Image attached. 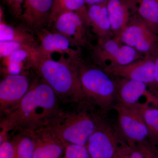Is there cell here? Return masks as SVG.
<instances>
[{"mask_svg":"<svg viewBox=\"0 0 158 158\" xmlns=\"http://www.w3.org/2000/svg\"><path fill=\"white\" fill-rule=\"evenodd\" d=\"M52 24L53 25L54 31L65 36L77 48L88 45L89 35L87 27L88 26L76 12H61L51 21L49 26Z\"/></svg>","mask_w":158,"mask_h":158,"instance_id":"11","label":"cell"},{"mask_svg":"<svg viewBox=\"0 0 158 158\" xmlns=\"http://www.w3.org/2000/svg\"><path fill=\"white\" fill-rule=\"evenodd\" d=\"M79 77L85 101L102 110L117 101V84L104 70L79 62Z\"/></svg>","mask_w":158,"mask_h":158,"instance_id":"4","label":"cell"},{"mask_svg":"<svg viewBox=\"0 0 158 158\" xmlns=\"http://www.w3.org/2000/svg\"><path fill=\"white\" fill-rule=\"evenodd\" d=\"M155 57V81L158 91V53Z\"/></svg>","mask_w":158,"mask_h":158,"instance_id":"30","label":"cell"},{"mask_svg":"<svg viewBox=\"0 0 158 158\" xmlns=\"http://www.w3.org/2000/svg\"><path fill=\"white\" fill-rule=\"evenodd\" d=\"M157 1H158V0H157Z\"/></svg>","mask_w":158,"mask_h":158,"instance_id":"32","label":"cell"},{"mask_svg":"<svg viewBox=\"0 0 158 158\" xmlns=\"http://www.w3.org/2000/svg\"><path fill=\"white\" fill-rule=\"evenodd\" d=\"M138 13L143 21L154 34H158V1L139 0Z\"/></svg>","mask_w":158,"mask_h":158,"instance_id":"21","label":"cell"},{"mask_svg":"<svg viewBox=\"0 0 158 158\" xmlns=\"http://www.w3.org/2000/svg\"><path fill=\"white\" fill-rule=\"evenodd\" d=\"M113 109L117 115L120 134L132 147L136 143H142L148 138V131L141 113L135 107L116 103Z\"/></svg>","mask_w":158,"mask_h":158,"instance_id":"6","label":"cell"},{"mask_svg":"<svg viewBox=\"0 0 158 158\" xmlns=\"http://www.w3.org/2000/svg\"><path fill=\"white\" fill-rule=\"evenodd\" d=\"M0 158H15V147L9 139L0 143Z\"/></svg>","mask_w":158,"mask_h":158,"instance_id":"27","label":"cell"},{"mask_svg":"<svg viewBox=\"0 0 158 158\" xmlns=\"http://www.w3.org/2000/svg\"><path fill=\"white\" fill-rule=\"evenodd\" d=\"M109 0H85V4L88 6L100 4V3L106 2Z\"/></svg>","mask_w":158,"mask_h":158,"instance_id":"29","label":"cell"},{"mask_svg":"<svg viewBox=\"0 0 158 158\" xmlns=\"http://www.w3.org/2000/svg\"><path fill=\"white\" fill-rule=\"evenodd\" d=\"M12 141L15 150V158H33L34 140L32 132L18 131Z\"/></svg>","mask_w":158,"mask_h":158,"instance_id":"23","label":"cell"},{"mask_svg":"<svg viewBox=\"0 0 158 158\" xmlns=\"http://www.w3.org/2000/svg\"><path fill=\"white\" fill-rule=\"evenodd\" d=\"M86 101L63 105L56 118L48 127L64 143L85 145L100 117Z\"/></svg>","mask_w":158,"mask_h":158,"instance_id":"3","label":"cell"},{"mask_svg":"<svg viewBox=\"0 0 158 158\" xmlns=\"http://www.w3.org/2000/svg\"><path fill=\"white\" fill-rule=\"evenodd\" d=\"M89 26L100 40L106 38L111 30L107 9V2L88 7Z\"/></svg>","mask_w":158,"mask_h":158,"instance_id":"18","label":"cell"},{"mask_svg":"<svg viewBox=\"0 0 158 158\" xmlns=\"http://www.w3.org/2000/svg\"><path fill=\"white\" fill-rule=\"evenodd\" d=\"M145 158H158V155L150 153L149 152L146 151L145 150L142 149Z\"/></svg>","mask_w":158,"mask_h":158,"instance_id":"31","label":"cell"},{"mask_svg":"<svg viewBox=\"0 0 158 158\" xmlns=\"http://www.w3.org/2000/svg\"><path fill=\"white\" fill-rule=\"evenodd\" d=\"M118 133L100 118L86 144L92 158H117L119 154Z\"/></svg>","mask_w":158,"mask_h":158,"instance_id":"8","label":"cell"},{"mask_svg":"<svg viewBox=\"0 0 158 158\" xmlns=\"http://www.w3.org/2000/svg\"><path fill=\"white\" fill-rule=\"evenodd\" d=\"M32 81L23 73L6 74L0 83V113L4 117L14 111L31 88Z\"/></svg>","mask_w":158,"mask_h":158,"instance_id":"9","label":"cell"},{"mask_svg":"<svg viewBox=\"0 0 158 158\" xmlns=\"http://www.w3.org/2000/svg\"><path fill=\"white\" fill-rule=\"evenodd\" d=\"M39 41L37 50L39 55L51 56L54 52L77 59L80 57V49H75L69 40L57 31L41 29L35 33Z\"/></svg>","mask_w":158,"mask_h":158,"instance_id":"12","label":"cell"},{"mask_svg":"<svg viewBox=\"0 0 158 158\" xmlns=\"http://www.w3.org/2000/svg\"><path fill=\"white\" fill-rule=\"evenodd\" d=\"M54 0H24L21 20L36 33L46 28L50 22Z\"/></svg>","mask_w":158,"mask_h":158,"instance_id":"14","label":"cell"},{"mask_svg":"<svg viewBox=\"0 0 158 158\" xmlns=\"http://www.w3.org/2000/svg\"><path fill=\"white\" fill-rule=\"evenodd\" d=\"M80 58L65 57L59 60L38 55L32 69L53 90L63 105L85 101L79 77Z\"/></svg>","mask_w":158,"mask_h":158,"instance_id":"2","label":"cell"},{"mask_svg":"<svg viewBox=\"0 0 158 158\" xmlns=\"http://www.w3.org/2000/svg\"><path fill=\"white\" fill-rule=\"evenodd\" d=\"M141 113L148 131V138L153 141L158 140V107L151 106L148 103L135 106Z\"/></svg>","mask_w":158,"mask_h":158,"instance_id":"22","label":"cell"},{"mask_svg":"<svg viewBox=\"0 0 158 158\" xmlns=\"http://www.w3.org/2000/svg\"><path fill=\"white\" fill-rule=\"evenodd\" d=\"M34 150L33 158H61L65 144L48 127L33 132Z\"/></svg>","mask_w":158,"mask_h":158,"instance_id":"15","label":"cell"},{"mask_svg":"<svg viewBox=\"0 0 158 158\" xmlns=\"http://www.w3.org/2000/svg\"><path fill=\"white\" fill-rule=\"evenodd\" d=\"M118 37L112 39L100 40L93 48L92 57L97 64H103L106 61L110 65H123L142 59L141 54L129 46L121 45Z\"/></svg>","mask_w":158,"mask_h":158,"instance_id":"7","label":"cell"},{"mask_svg":"<svg viewBox=\"0 0 158 158\" xmlns=\"http://www.w3.org/2000/svg\"><path fill=\"white\" fill-rule=\"evenodd\" d=\"M107 9L111 30L118 35L128 26L130 19L128 7L123 0H109Z\"/></svg>","mask_w":158,"mask_h":158,"instance_id":"19","label":"cell"},{"mask_svg":"<svg viewBox=\"0 0 158 158\" xmlns=\"http://www.w3.org/2000/svg\"><path fill=\"white\" fill-rule=\"evenodd\" d=\"M34 47L31 46L26 45L16 41H0V57L1 59L6 58L15 51L20 49L26 48Z\"/></svg>","mask_w":158,"mask_h":158,"instance_id":"25","label":"cell"},{"mask_svg":"<svg viewBox=\"0 0 158 158\" xmlns=\"http://www.w3.org/2000/svg\"><path fill=\"white\" fill-rule=\"evenodd\" d=\"M65 11L76 12L90 27L88 9L86 7L85 0H54L50 23L57 15Z\"/></svg>","mask_w":158,"mask_h":158,"instance_id":"20","label":"cell"},{"mask_svg":"<svg viewBox=\"0 0 158 158\" xmlns=\"http://www.w3.org/2000/svg\"><path fill=\"white\" fill-rule=\"evenodd\" d=\"M7 6L9 13L13 17L21 19L24 0H2Z\"/></svg>","mask_w":158,"mask_h":158,"instance_id":"26","label":"cell"},{"mask_svg":"<svg viewBox=\"0 0 158 158\" xmlns=\"http://www.w3.org/2000/svg\"><path fill=\"white\" fill-rule=\"evenodd\" d=\"M64 158H92L85 145L68 144L65 146Z\"/></svg>","mask_w":158,"mask_h":158,"instance_id":"24","label":"cell"},{"mask_svg":"<svg viewBox=\"0 0 158 158\" xmlns=\"http://www.w3.org/2000/svg\"><path fill=\"white\" fill-rule=\"evenodd\" d=\"M3 9L1 7L0 18V41H16L26 45L37 48L39 45L38 40L34 35V32L27 27H15L5 21Z\"/></svg>","mask_w":158,"mask_h":158,"instance_id":"17","label":"cell"},{"mask_svg":"<svg viewBox=\"0 0 158 158\" xmlns=\"http://www.w3.org/2000/svg\"><path fill=\"white\" fill-rule=\"evenodd\" d=\"M63 106L50 86L40 78H36L16 109L1 118V131L33 132L47 127Z\"/></svg>","mask_w":158,"mask_h":158,"instance_id":"1","label":"cell"},{"mask_svg":"<svg viewBox=\"0 0 158 158\" xmlns=\"http://www.w3.org/2000/svg\"><path fill=\"white\" fill-rule=\"evenodd\" d=\"M127 158H145L144 153L141 150L133 149L131 150Z\"/></svg>","mask_w":158,"mask_h":158,"instance_id":"28","label":"cell"},{"mask_svg":"<svg viewBox=\"0 0 158 158\" xmlns=\"http://www.w3.org/2000/svg\"><path fill=\"white\" fill-rule=\"evenodd\" d=\"M117 84V102L134 107L143 103L141 99H145L150 104L158 107V98L148 90V86L145 83L138 81L122 78Z\"/></svg>","mask_w":158,"mask_h":158,"instance_id":"13","label":"cell"},{"mask_svg":"<svg viewBox=\"0 0 158 158\" xmlns=\"http://www.w3.org/2000/svg\"><path fill=\"white\" fill-rule=\"evenodd\" d=\"M104 70L111 75L145 83L156 96L158 91L155 81V57L150 55L126 65H105Z\"/></svg>","mask_w":158,"mask_h":158,"instance_id":"5","label":"cell"},{"mask_svg":"<svg viewBox=\"0 0 158 158\" xmlns=\"http://www.w3.org/2000/svg\"><path fill=\"white\" fill-rule=\"evenodd\" d=\"M118 35L120 41L140 52L147 54L158 53V37L140 18L132 22Z\"/></svg>","mask_w":158,"mask_h":158,"instance_id":"10","label":"cell"},{"mask_svg":"<svg viewBox=\"0 0 158 158\" xmlns=\"http://www.w3.org/2000/svg\"><path fill=\"white\" fill-rule=\"evenodd\" d=\"M38 55L35 48H26L15 51L2 59L5 73L7 74H17L23 73L24 69H32Z\"/></svg>","mask_w":158,"mask_h":158,"instance_id":"16","label":"cell"}]
</instances>
